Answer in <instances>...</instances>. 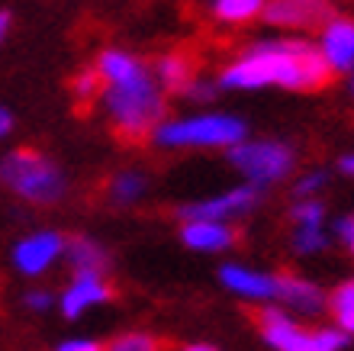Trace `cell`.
<instances>
[{
	"mask_svg": "<svg viewBox=\"0 0 354 351\" xmlns=\"http://www.w3.org/2000/svg\"><path fill=\"white\" fill-rule=\"evenodd\" d=\"M326 58L309 42H258L223 71V87L252 91V87L280 84L293 91H313L319 84H326Z\"/></svg>",
	"mask_w": 354,
	"mask_h": 351,
	"instance_id": "obj_1",
	"label": "cell"
},
{
	"mask_svg": "<svg viewBox=\"0 0 354 351\" xmlns=\"http://www.w3.org/2000/svg\"><path fill=\"white\" fill-rule=\"evenodd\" d=\"M106 113L113 116L116 129L129 139H139L145 132L158 129L161 126V110H165V100H161L158 81L151 78V71L139 68L129 81L110 84L106 87Z\"/></svg>",
	"mask_w": 354,
	"mask_h": 351,
	"instance_id": "obj_2",
	"label": "cell"
},
{
	"mask_svg": "<svg viewBox=\"0 0 354 351\" xmlns=\"http://www.w3.org/2000/svg\"><path fill=\"white\" fill-rule=\"evenodd\" d=\"M245 139V123L235 116H190L168 120L155 129L161 148H235Z\"/></svg>",
	"mask_w": 354,
	"mask_h": 351,
	"instance_id": "obj_3",
	"label": "cell"
},
{
	"mask_svg": "<svg viewBox=\"0 0 354 351\" xmlns=\"http://www.w3.org/2000/svg\"><path fill=\"white\" fill-rule=\"evenodd\" d=\"M0 181L10 184L19 197L36 200V204H55L58 197L65 194V177L48 158L39 152H13L0 161Z\"/></svg>",
	"mask_w": 354,
	"mask_h": 351,
	"instance_id": "obj_4",
	"label": "cell"
},
{
	"mask_svg": "<svg viewBox=\"0 0 354 351\" xmlns=\"http://www.w3.org/2000/svg\"><path fill=\"white\" fill-rule=\"evenodd\" d=\"M258 325H261L264 342L277 351H342L348 345L345 332H338V329H316V332L299 329L287 313H280L274 306L261 309Z\"/></svg>",
	"mask_w": 354,
	"mask_h": 351,
	"instance_id": "obj_5",
	"label": "cell"
},
{
	"mask_svg": "<svg viewBox=\"0 0 354 351\" xmlns=\"http://www.w3.org/2000/svg\"><path fill=\"white\" fill-rule=\"evenodd\" d=\"M229 161L252 181V187H268L290 174L293 152L280 142H242L229 152Z\"/></svg>",
	"mask_w": 354,
	"mask_h": 351,
	"instance_id": "obj_6",
	"label": "cell"
},
{
	"mask_svg": "<svg viewBox=\"0 0 354 351\" xmlns=\"http://www.w3.org/2000/svg\"><path fill=\"white\" fill-rule=\"evenodd\" d=\"M258 204V187H232L219 197H209V200H196L190 206H180V219H209V222H225L232 216H242L252 206Z\"/></svg>",
	"mask_w": 354,
	"mask_h": 351,
	"instance_id": "obj_7",
	"label": "cell"
},
{
	"mask_svg": "<svg viewBox=\"0 0 354 351\" xmlns=\"http://www.w3.org/2000/svg\"><path fill=\"white\" fill-rule=\"evenodd\" d=\"M264 17L274 26L313 29L332 23V7H328V0H270L264 3Z\"/></svg>",
	"mask_w": 354,
	"mask_h": 351,
	"instance_id": "obj_8",
	"label": "cell"
},
{
	"mask_svg": "<svg viewBox=\"0 0 354 351\" xmlns=\"http://www.w3.org/2000/svg\"><path fill=\"white\" fill-rule=\"evenodd\" d=\"M62 251H65V242H62L58 232H36V235H29L17 245L13 261H17V268L23 274L32 278V274H42L48 264H55Z\"/></svg>",
	"mask_w": 354,
	"mask_h": 351,
	"instance_id": "obj_9",
	"label": "cell"
},
{
	"mask_svg": "<svg viewBox=\"0 0 354 351\" xmlns=\"http://www.w3.org/2000/svg\"><path fill=\"white\" fill-rule=\"evenodd\" d=\"M328 71H351L354 68V23L351 19H332L322 29V46Z\"/></svg>",
	"mask_w": 354,
	"mask_h": 351,
	"instance_id": "obj_10",
	"label": "cell"
},
{
	"mask_svg": "<svg viewBox=\"0 0 354 351\" xmlns=\"http://www.w3.org/2000/svg\"><path fill=\"white\" fill-rule=\"evenodd\" d=\"M106 300H110V287H106L103 274H75V280L68 284L65 296H62V313L68 319H77L84 309L100 306Z\"/></svg>",
	"mask_w": 354,
	"mask_h": 351,
	"instance_id": "obj_11",
	"label": "cell"
},
{
	"mask_svg": "<svg viewBox=\"0 0 354 351\" xmlns=\"http://www.w3.org/2000/svg\"><path fill=\"white\" fill-rule=\"evenodd\" d=\"M219 278L239 296H248V300H277V278L274 274H261V271L242 268V264H225L219 271Z\"/></svg>",
	"mask_w": 354,
	"mask_h": 351,
	"instance_id": "obj_12",
	"label": "cell"
},
{
	"mask_svg": "<svg viewBox=\"0 0 354 351\" xmlns=\"http://www.w3.org/2000/svg\"><path fill=\"white\" fill-rule=\"evenodd\" d=\"M187 249L194 251H225L235 242V232L225 222H209V219H190L180 229Z\"/></svg>",
	"mask_w": 354,
	"mask_h": 351,
	"instance_id": "obj_13",
	"label": "cell"
},
{
	"mask_svg": "<svg viewBox=\"0 0 354 351\" xmlns=\"http://www.w3.org/2000/svg\"><path fill=\"white\" fill-rule=\"evenodd\" d=\"M277 300L293 306L297 313H306V316L319 313V309L326 306V296H322V290H319L316 284H309V280H303V278H293V274L277 278Z\"/></svg>",
	"mask_w": 354,
	"mask_h": 351,
	"instance_id": "obj_14",
	"label": "cell"
},
{
	"mask_svg": "<svg viewBox=\"0 0 354 351\" xmlns=\"http://www.w3.org/2000/svg\"><path fill=\"white\" fill-rule=\"evenodd\" d=\"M68 261L75 264V274H103V264H106V255L97 242L91 239H75L71 245H65Z\"/></svg>",
	"mask_w": 354,
	"mask_h": 351,
	"instance_id": "obj_15",
	"label": "cell"
},
{
	"mask_svg": "<svg viewBox=\"0 0 354 351\" xmlns=\"http://www.w3.org/2000/svg\"><path fill=\"white\" fill-rule=\"evenodd\" d=\"M139 62L132 55H126V52H103L100 55V78L106 84H120V81H129L132 74L139 71Z\"/></svg>",
	"mask_w": 354,
	"mask_h": 351,
	"instance_id": "obj_16",
	"label": "cell"
},
{
	"mask_svg": "<svg viewBox=\"0 0 354 351\" xmlns=\"http://www.w3.org/2000/svg\"><path fill=\"white\" fill-rule=\"evenodd\" d=\"M155 78H158L165 87H171V91H184L187 84H190V65H187L184 55H165L158 62V71H155Z\"/></svg>",
	"mask_w": 354,
	"mask_h": 351,
	"instance_id": "obj_17",
	"label": "cell"
},
{
	"mask_svg": "<svg viewBox=\"0 0 354 351\" xmlns=\"http://www.w3.org/2000/svg\"><path fill=\"white\" fill-rule=\"evenodd\" d=\"M213 10L223 23H245V19H252L261 13L264 0H216Z\"/></svg>",
	"mask_w": 354,
	"mask_h": 351,
	"instance_id": "obj_18",
	"label": "cell"
},
{
	"mask_svg": "<svg viewBox=\"0 0 354 351\" xmlns=\"http://www.w3.org/2000/svg\"><path fill=\"white\" fill-rule=\"evenodd\" d=\"M332 313H335L338 332L354 335V284H342L332 294Z\"/></svg>",
	"mask_w": 354,
	"mask_h": 351,
	"instance_id": "obj_19",
	"label": "cell"
},
{
	"mask_svg": "<svg viewBox=\"0 0 354 351\" xmlns=\"http://www.w3.org/2000/svg\"><path fill=\"white\" fill-rule=\"evenodd\" d=\"M142 194H145V177L139 171H126L113 181V200L116 204H136Z\"/></svg>",
	"mask_w": 354,
	"mask_h": 351,
	"instance_id": "obj_20",
	"label": "cell"
},
{
	"mask_svg": "<svg viewBox=\"0 0 354 351\" xmlns=\"http://www.w3.org/2000/svg\"><path fill=\"white\" fill-rule=\"evenodd\" d=\"M326 245H328V235L322 232V226H297L293 249H297L299 255H319Z\"/></svg>",
	"mask_w": 354,
	"mask_h": 351,
	"instance_id": "obj_21",
	"label": "cell"
},
{
	"mask_svg": "<svg viewBox=\"0 0 354 351\" xmlns=\"http://www.w3.org/2000/svg\"><path fill=\"white\" fill-rule=\"evenodd\" d=\"M103 351H161V342L149 332H126L120 339H113Z\"/></svg>",
	"mask_w": 354,
	"mask_h": 351,
	"instance_id": "obj_22",
	"label": "cell"
},
{
	"mask_svg": "<svg viewBox=\"0 0 354 351\" xmlns=\"http://www.w3.org/2000/svg\"><path fill=\"white\" fill-rule=\"evenodd\" d=\"M322 216H326V210L319 200H297V206H293L297 226H322Z\"/></svg>",
	"mask_w": 354,
	"mask_h": 351,
	"instance_id": "obj_23",
	"label": "cell"
},
{
	"mask_svg": "<svg viewBox=\"0 0 354 351\" xmlns=\"http://www.w3.org/2000/svg\"><path fill=\"white\" fill-rule=\"evenodd\" d=\"M100 93V71H81L75 78V97L81 100H91Z\"/></svg>",
	"mask_w": 354,
	"mask_h": 351,
	"instance_id": "obj_24",
	"label": "cell"
},
{
	"mask_svg": "<svg viewBox=\"0 0 354 351\" xmlns=\"http://www.w3.org/2000/svg\"><path fill=\"white\" fill-rule=\"evenodd\" d=\"M322 184H326V171H313V174H306L297 184V197H306V200H309V197L316 194Z\"/></svg>",
	"mask_w": 354,
	"mask_h": 351,
	"instance_id": "obj_25",
	"label": "cell"
},
{
	"mask_svg": "<svg viewBox=\"0 0 354 351\" xmlns=\"http://www.w3.org/2000/svg\"><path fill=\"white\" fill-rule=\"evenodd\" d=\"M26 306H29V309H36V313H42V309H48V306H52V294H48V290H29V294H26Z\"/></svg>",
	"mask_w": 354,
	"mask_h": 351,
	"instance_id": "obj_26",
	"label": "cell"
},
{
	"mask_svg": "<svg viewBox=\"0 0 354 351\" xmlns=\"http://www.w3.org/2000/svg\"><path fill=\"white\" fill-rule=\"evenodd\" d=\"M55 351H103L97 342H91V339H71V342L58 345Z\"/></svg>",
	"mask_w": 354,
	"mask_h": 351,
	"instance_id": "obj_27",
	"label": "cell"
},
{
	"mask_svg": "<svg viewBox=\"0 0 354 351\" xmlns=\"http://www.w3.org/2000/svg\"><path fill=\"white\" fill-rule=\"evenodd\" d=\"M184 91L190 93L194 100H209V97H213V84H200V81H194V84H187Z\"/></svg>",
	"mask_w": 354,
	"mask_h": 351,
	"instance_id": "obj_28",
	"label": "cell"
},
{
	"mask_svg": "<svg viewBox=\"0 0 354 351\" xmlns=\"http://www.w3.org/2000/svg\"><path fill=\"white\" fill-rule=\"evenodd\" d=\"M335 232H338V239H345L348 245H351V242H354V216H345V219H338Z\"/></svg>",
	"mask_w": 354,
	"mask_h": 351,
	"instance_id": "obj_29",
	"label": "cell"
},
{
	"mask_svg": "<svg viewBox=\"0 0 354 351\" xmlns=\"http://www.w3.org/2000/svg\"><path fill=\"white\" fill-rule=\"evenodd\" d=\"M10 129H13V116H10L7 107H0V139L10 136Z\"/></svg>",
	"mask_w": 354,
	"mask_h": 351,
	"instance_id": "obj_30",
	"label": "cell"
},
{
	"mask_svg": "<svg viewBox=\"0 0 354 351\" xmlns=\"http://www.w3.org/2000/svg\"><path fill=\"white\" fill-rule=\"evenodd\" d=\"M338 168H342V174H351L354 177V155H345L342 161H338Z\"/></svg>",
	"mask_w": 354,
	"mask_h": 351,
	"instance_id": "obj_31",
	"label": "cell"
},
{
	"mask_svg": "<svg viewBox=\"0 0 354 351\" xmlns=\"http://www.w3.org/2000/svg\"><path fill=\"white\" fill-rule=\"evenodd\" d=\"M7 33H10V13H0V42L7 39Z\"/></svg>",
	"mask_w": 354,
	"mask_h": 351,
	"instance_id": "obj_32",
	"label": "cell"
},
{
	"mask_svg": "<svg viewBox=\"0 0 354 351\" xmlns=\"http://www.w3.org/2000/svg\"><path fill=\"white\" fill-rule=\"evenodd\" d=\"M184 351H216L213 345H190V348H184Z\"/></svg>",
	"mask_w": 354,
	"mask_h": 351,
	"instance_id": "obj_33",
	"label": "cell"
},
{
	"mask_svg": "<svg viewBox=\"0 0 354 351\" xmlns=\"http://www.w3.org/2000/svg\"><path fill=\"white\" fill-rule=\"evenodd\" d=\"M351 93H354V81H351Z\"/></svg>",
	"mask_w": 354,
	"mask_h": 351,
	"instance_id": "obj_34",
	"label": "cell"
},
{
	"mask_svg": "<svg viewBox=\"0 0 354 351\" xmlns=\"http://www.w3.org/2000/svg\"><path fill=\"white\" fill-rule=\"evenodd\" d=\"M351 249H354V242H351Z\"/></svg>",
	"mask_w": 354,
	"mask_h": 351,
	"instance_id": "obj_35",
	"label": "cell"
}]
</instances>
